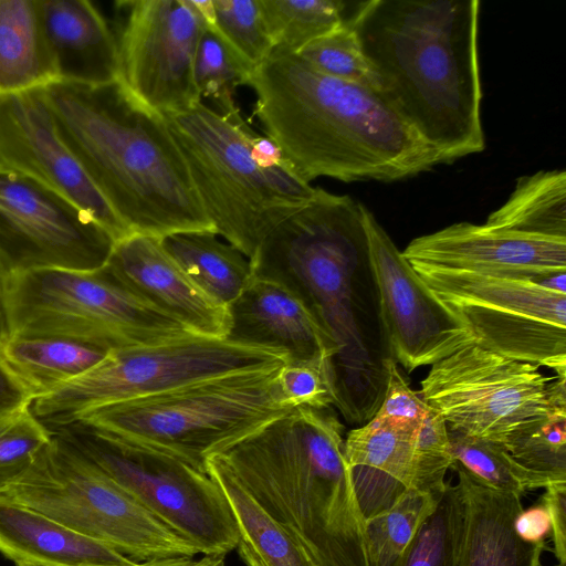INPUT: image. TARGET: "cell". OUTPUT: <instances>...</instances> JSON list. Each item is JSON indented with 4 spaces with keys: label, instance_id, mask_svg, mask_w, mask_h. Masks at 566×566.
Returning a JSON list of instances; mask_svg holds the SVG:
<instances>
[{
    "label": "cell",
    "instance_id": "6da1fadb",
    "mask_svg": "<svg viewBox=\"0 0 566 566\" xmlns=\"http://www.w3.org/2000/svg\"><path fill=\"white\" fill-rule=\"evenodd\" d=\"M363 203L321 189L282 221L250 260L253 274L282 282L333 338V407L349 424L368 422L386 389V337L369 256Z\"/></svg>",
    "mask_w": 566,
    "mask_h": 566
},
{
    "label": "cell",
    "instance_id": "7a4b0ae2",
    "mask_svg": "<svg viewBox=\"0 0 566 566\" xmlns=\"http://www.w3.org/2000/svg\"><path fill=\"white\" fill-rule=\"evenodd\" d=\"M478 0L359 1L349 23L379 94L442 164L481 153Z\"/></svg>",
    "mask_w": 566,
    "mask_h": 566
},
{
    "label": "cell",
    "instance_id": "3957f363",
    "mask_svg": "<svg viewBox=\"0 0 566 566\" xmlns=\"http://www.w3.org/2000/svg\"><path fill=\"white\" fill-rule=\"evenodd\" d=\"M248 85L256 95L253 116L306 182L392 181L442 164L378 92L297 54L271 53Z\"/></svg>",
    "mask_w": 566,
    "mask_h": 566
},
{
    "label": "cell",
    "instance_id": "277c9868",
    "mask_svg": "<svg viewBox=\"0 0 566 566\" xmlns=\"http://www.w3.org/2000/svg\"><path fill=\"white\" fill-rule=\"evenodd\" d=\"M42 91L61 136L130 234L216 232L160 113L118 80Z\"/></svg>",
    "mask_w": 566,
    "mask_h": 566
},
{
    "label": "cell",
    "instance_id": "5b68a950",
    "mask_svg": "<svg viewBox=\"0 0 566 566\" xmlns=\"http://www.w3.org/2000/svg\"><path fill=\"white\" fill-rule=\"evenodd\" d=\"M335 408L296 407L214 452L313 566H368Z\"/></svg>",
    "mask_w": 566,
    "mask_h": 566
},
{
    "label": "cell",
    "instance_id": "8992f818",
    "mask_svg": "<svg viewBox=\"0 0 566 566\" xmlns=\"http://www.w3.org/2000/svg\"><path fill=\"white\" fill-rule=\"evenodd\" d=\"M283 365L223 374L156 395L105 405L72 423L207 473L206 461L210 454L293 409L279 385L277 375Z\"/></svg>",
    "mask_w": 566,
    "mask_h": 566
},
{
    "label": "cell",
    "instance_id": "52a82bcc",
    "mask_svg": "<svg viewBox=\"0 0 566 566\" xmlns=\"http://www.w3.org/2000/svg\"><path fill=\"white\" fill-rule=\"evenodd\" d=\"M161 115L216 233L249 260L282 221L321 190L291 166L258 163L251 149L255 133L240 115L224 117L202 102Z\"/></svg>",
    "mask_w": 566,
    "mask_h": 566
},
{
    "label": "cell",
    "instance_id": "ba28073f",
    "mask_svg": "<svg viewBox=\"0 0 566 566\" xmlns=\"http://www.w3.org/2000/svg\"><path fill=\"white\" fill-rule=\"evenodd\" d=\"M0 302L6 337L63 338L111 350L195 334L135 295L104 268L12 273Z\"/></svg>",
    "mask_w": 566,
    "mask_h": 566
},
{
    "label": "cell",
    "instance_id": "9c48e42d",
    "mask_svg": "<svg viewBox=\"0 0 566 566\" xmlns=\"http://www.w3.org/2000/svg\"><path fill=\"white\" fill-rule=\"evenodd\" d=\"M0 497L36 511L130 559L193 557L199 548L109 479L63 437L52 439Z\"/></svg>",
    "mask_w": 566,
    "mask_h": 566
},
{
    "label": "cell",
    "instance_id": "30bf717a",
    "mask_svg": "<svg viewBox=\"0 0 566 566\" xmlns=\"http://www.w3.org/2000/svg\"><path fill=\"white\" fill-rule=\"evenodd\" d=\"M287 360V354L274 347L198 334L114 348L88 370L34 399L31 409L41 422L53 429L105 405Z\"/></svg>",
    "mask_w": 566,
    "mask_h": 566
},
{
    "label": "cell",
    "instance_id": "8fae6325",
    "mask_svg": "<svg viewBox=\"0 0 566 566\" xmlns=\"http://www.w3.org/2000/svg\"><path fill=\"white\" fill-rule=\"evenodd\" d=\"M413 269L474 344L566 378V271L491 275Z\"/></svg>",
    "mask_w": 566,
    "mask_h": 566
},
{
    "label": "cell",
    "instance_id": "7c38bea8",
    "mask_svg": "<svg viewBox=\"0 0 566 566\" xmlns=\"http://www.w3.org/2000/svg\"><path fill=\"white\" fill-rule=\"evenodd\" d=\"M419 395L449 430L503 444L528 419L566 408V378L469 345L431 365Z\"/></svg>",
    "mask_w": 566,
    "mask_h": 566
},
{
    "label": "cell",
    "instance_id": "4fadbf2b",
    "mask_svg": "<svg viewBox=\"0 0 566 566\" xmlns=\"http://www.w3.org/2000/svg\"><path fill=\"white\" fill-rule=\"evenodd\" d=\"M203 555H226L241 539L231 507L208 473L157 452L118 443L74 423L50 429Z\"/></svg>",
    "mask_w": 566,
    "mask_h": 566
},
{
    "label": "cell",
    "instance_id": "5bb4252c",
    "mask_svg": "<svg viewBox=\"0 0 566 566\" xmlns=\"http://www.w3.org/2000/svg\"><path fill=\"white\" fill-rule=\"evenodd\" d=\"M116 240L91 216L35 180L0 165V262L33 269H103Z\"/></svg>",
    "mask_w": 566,
    "mask_h": 566
},
{
    "label": "cell",
    "instance_id": "9a60e30c",
    "mask_svg": "<svg viewBox=\"0 0 566 566\" xmlns=\"http://www.w3.org/2000/svg\"><path fill=\"white\" fill-rule=\"evenodd\" d=\"M118 81L164 114L201 102L195 60L206 24L189 0L119 1Z\"/></svg>",
    "mask_w": 566,
    "mask_h": 566
},
{
    "label": "cell",
    "instance_id": "2e32d148",
    "mask_svg": "<svg viewBox=\"0 0 566 566\" xmlns=\"http://www.w3.org/2000/svg\"><path fill=\"white\" fill-rule=\"evenodd\" d=\"M363 217L394 360L411 373L474 344L469 331L437 300L365 206Z\"/></svg>",
    "mask_w": 566,
    "mask_h": 566
},
{
    "label": "cell",
    "instance_id": "e0dca14e",
    "mask_svg": "<svg viewBox=\"0 0 566 566\" xmlns=\"http://www.w3.org/2000/svg\"><path fill=\"white\" fill-rule=\"evenodd\" d=\"M0 165L59 193L116 241L130 234L61 136L42 88L0 95Z\"/></svg>",
    "mask_w": 566,
    "mask_h": 566
},
{
    "label": "cell",
    "instance_id": "ac0fdd59",
    "mask_svg": "<svg viewBox=\"0 0 566 566\" xmlns=\"http://www.w3.org/2000/svg\"><path fill=\"white\" fill-rule=\"evenodd\" d=\"M401 253L413 268L491 275L566 271V239L532 237L470 222L418 237Z\"/></svg>",
    "mask_w": 566,
    "mask_h": 566
},
{
    "label": "cell",
    "instance_id": "d6986e66",
    "mask_svg": "<svg viewBox=\"0 0 566 566\" xmlns=\"http://www.w3.org/2000/svg\"><path fill=\"white\" fill-rule=\"evenodd\" d=\"M104 269L126 289L195 334L227 338L229 307L199 289L169 256L160 238L132 233L115 242Z\"/></svg>",
    "mask_w": 566,
    "mask_h": 566
},
{
    "label": "cell",
    "instance_id": "ffe728a7",
    "mask_svg": "<svg viewBox=\"0 0 566 566\" xmlns=\"http://www.w3.org/2000/svg\"><path fill=\"white\" fill-rule=\"evenodd\" d=\"M229 313L231 327L227 338L281 349L287 354V363L321 368L328 384L336 345L292 289L280 281L253 274L242 293L229 305Z\"/></svg>",
    "mask_w": 566,
    "mask_h": 566
},
{
    "label": "cell",
    "instance_id": "44dd1931",
    "mask_svg": "<svg viewBox=\"0 0 566 566\" xmlns=\"http://www.w3.org/2000/svg\"><path fill=\"white\" fill-rule=\"evenodd\" d=\"M57 81L101 85L119 76L117 40L87 0H36Z\"/></svg>",
    "mask_w": 566,
    "mask_h": 566
},
{
    "label": "cell",
    "instance_id": "7402d4cb",
    "mask_svg": "<svg viewBox=\"0 0 566 566\" xmlns=\"http://www.w3.org/2000/svg\"><path fill=\"white\" fill-rule=\"evenodd\" d=\"M463 499L458 566H541L545 542L527 543L514 530L521 495L493 490L453 464Z\"/></svg>",
    "mask_w": 566,
    "mask_h": 566
},
{
    "label": "cell",
    "instance_id": "603a6c76",
    "mask_svg": "<svg viewBox=\"0 0 566 566\" xmlns=\"http://www.w3.org/2000/svg\"><path fill=\"white\" fill-rule=\"evenodd\" d=\"M417 428L370 419L346 434L345 459L366 520L387 511L411 490Z\"/></svg>",
    "mask_w": 566,
    "mask_h": 566
},
{
    "label": "cell",
    "instance_id": "cb8c5ba5",
    "mask_svg": "<svg viewBox=\"0 0 566 566\" xmlns=\"http://www.w3.org/2000/svg\"><path fill=\"white\" fill-rule=\"evenodd\" d=\"M0 553L17 566H129L135 562L104 543L3 497Z\"/></svg>",
    "mask_w": 566,
    "mask_h": 566
},
{
    "label": "cell",
    "instance_id": "d4e9b609",
    "mask_svg": "<svg viewBox=\"0 0 566 566\" xmlns=\"http://www.w3.org/2000/svg\"><path fill=\"white\" fill-rule=\"evenodd\" d=\"M57 82L36 0H0V95Z\"/></svg>",
    "mask_w": 566,
    "mask_h": 566
},
{
    "label": "cell",
    "instance_id": "484cf974",
    "mask_svg": "<svg viewBox=\"0 0 566 566\" xmlns=\"http://www.w3.org/2000/svg\"><path fill=\"white\" fill-rule=\"evenodd\" d=\"M212 231H182L160 238L169 256L217 303L229 307L253 276L250 260Z\"/></svg>",
    "mask_w": 566,
    "mask_h": 566
},
{
    "label": "cell",
    "instance_id": "4316f807",
    "mask_svg": "<svg viewBox=\"0 0 566 566\" xmlns=\"http://www.w3.org/2000/svg\"><path fill=\"white\" fill-rule=\"evenodd\" d=\"M108 350L50 337H6L0 355L36 399L98 364Z\"/></svg>",
    "mask_w": 566,
    "mask_h": 566
},
{
    "label": "cell",
    "instance_id": "83f0119b",
    "mask_svg": "<svg viewBox=\"0 0 566 566\" xmlns=\"http://www.w3.org/2000/svg\"><path fill=\"white\" fill-rule=\"evenodd\" d=\"M485 226L548 239H566V172L541 170L520 177L509 199Z\"/></svg>",
    "mask_w": 566,
    "mask_h": 566
},
{
    "label": "cell",
    "instance_id": "f1b7e54d",
    "mask_svg": "<svg viewBox=\"0 0 566 566\" xmlns=\"http://www.w3.org/2000/svg\"><path fill=\"white\" fill-rule=\"evenodd\" d=\"M207 473L223 492L247 542L266 566H313L284 530L240 485L233 475L210 454Z\"/></svg>",
    "mask_w": 566,
    "mask_h": 566
},
{
    "label": "cell",
    "instance_id": "f546056e",
    "mask_svg": "<svg viewBox=\"0 0 566 566\" xmlns=\"http://www.w3.org/2000/svg\"><path fill=\"white\" fill-rule=\"evenodd\" d=\"M359 1L260 0L272 53L295 54L314 40L347 23Z\"/></svg>",
    "mask_w": 566,
    "mask_h": 566
},
{
    "label": "cell",
    "instance_id": "4dcf8cb0",
    "mask_svg": "<svg viewBox=\"0 0 566 566\" xmlns=\"http://www.w3.org/2000/svg\"><path fill=\"white\" fill-rule=\"evenodd\" d=\"M449 438L453 464L493 490L522 496L527 491L552 484L545 476L518 464L499 442L454 430H449Z\"/></svg>",
    "mask_w": 566,
    "mask_h": 566
},
{
    "label": "cell",
    "instance_id": "1f68e13d",
    "mask_svg": "<svg viewBox=\"0 0 566 566\" xmlns=\"http://www.w3.org/2000/svg\"><path fill=\"white\" fill-rule=\"evenodd\" d=\"M253 69L216 29L205 28L196 53L195 82L213 111L228 118L240 115L235 91L249 84Z\"/></svg>",
    "mask_w": 566,
    "mask_h": 566
},
{
    "label": "cell",
    "instance_id": "d6a6232c",
    "mask_svg": "<svg viewBox=\"0 0 566 566\" xmlns=\"http://www.w3.org/2000/svg\"><path fill=\"white\" fill-rule=\"evenodd\" d=\"M463 532V499L447 483L434 511L424 520L395 566H458Z\"/></svg>",
    "mask_w": 566,
    "mask_h": 566
},
{
    "label": "cell",
    "instance_id": "836d02e7",
    "mask_svg": "<svg viewBox=\"0 0 566 566\" xmlns=\"http://www.w3.org/2000/svg\"><path fill=\"white\" fill-rule=\"evenodd\" d=\"M441 495L409 490L390 509L367 518L368 566H395Z\"/></svg>",
    "mask_w": 566,
    "mask_h": 566
},
{
    "label": "cell",
    "instance_id": "e575fe53",
    "mask_svg": "<svg viewBox=\"0 0 566 566\" xmlns=\"http://www.w3.org/2000/svg\"><path fill=\"white\" fill-rule=\"evenodd\" d=\"M503 446L525 469L552 483H566V408L528 419Z\"/></svg>",
    "mask_w": 566,
    "mask_h": 566
},
{
    "label": "cell",
    "instance_id": "d590c367",
    "mask_svg": "<svg viewBox=\"0 0 566 566\" xmlns=\"http://www.w3.org/2000/svg\"><path fill=\"white\" fill-rule=\"evenodd\" d=\"M295 54L326 75L379 93L375 70L349 22L314 40Z\"/></svg>",
    "mask_w": 566,
    "mask_h": 566
},
{
    "label": "cell",
    "instance_id": "8d00e7d4",
    "mask_svg": "<svg viewBox=\"0 0 566 566\" xmlns=\"http://www.w3.org/2000/svg\"><path fill=\"white\" fill-rule=\"evenodd\" d=\"M51 439L31 405L0 415V489L24 473Z\"/></svg>",
    "mask_w": 566,
    "mask_h": 566
},
{
    "label": "cell",
    "instance_id": "74e56055",
    "mask_svg": "<svg viewBox=\"0 0 566 566\" xmlns=\"http://www.w3.org/2000/svg\"><path fill=\"white\" fill-rule=\"evenodd\" d=\"M453 463L447 423L430 408L415 432L411 490L441 495L447 485L446 473Z\"/></svg>",
    "mask_w": 566,
    "mask_h": 566
},
{
    "label": "cell",
    "instance_id": "f35d334b",
    "mask_svg": "<svg viewBox=\"0 0 566 566\" xmlns=\"http://www.w3.org/2000/svg\"><path fill=\"white\" fill-rule=\"evenodd\" d=\"M216 30L253 67L266 60L273 44L260 0H213Z\"/></svg>",
    "mask_w": 566,
    "mask_h": 566
},
{
    "label": "cell",
    "instance_id": "ab89813d",
    "mask_svg": "<svg viewBox=\"0 0 566 566\" xmlns=\"http://www.w3.org/2000/svg\"><path fill=\"white\" fill-rule=\"evenodd\" d=\"M386 368L385 395L379 409L371 419L384 423L417 428L430 407L419 394L410 388L394 359L387 361Z\"/></svg>",
    "mask_w": 566,
    "mask_h": 566
},
{
    "label": "cell",
    "instance_id": "60d3db41",
    "mask_svg": "<svg viewBox=\"0 0 566 566\" xmlns=\"http://www.w3.org/2000/svg\"><path fill=\"white\" fill-rule=\"evenodd\" d=\"M277 379L285 400L293 408L333 407L329 387L321 368L310 364L286 363L280 368Z\"/></svg>",
    "mask_w": 566,
    "mask_h": 566
},
{
    "label": "cell",
    "instance_id": "b9f144b4",
    "mask_svg": "<svg viewBox=\"0 0 566 566\" xmlns=\"http://www.w3.org/2000/svg\"><path fill=\"white\" fill-rule=\"evenodd\" d=\"M541 503L549 515L555 556L559 564H566V483L545 488Z\"/></svg>",
    "mask_w": 566,
    "mask_h": 566
},
{
    "label": "cell",
    "instance_id": "7bdbcfd3",
    "mask_svg": "<svg viewBox=\"0 0 566 566\" xmlns=\"http://www.w3.org/2000/svg\"><path fill=\"white\" fill-rule=\"evenodd\" d=\"M34 398L0 355V415L30 406Z\"/></svg>",
    "mask_w": 566,
    "mask_h": 566
},
{
    "label": "cell",
    "instance_id": "ee69618b",
    "mask_svg": "<svg viewBox=\"0 0 566 566\" xmlns=\"http://www.w3.org/2000/svg\"><path fill=\"white\" fill-rule=\"evenodd\" d=\"M517 536L527 543H541L551 533V520L543 503L522 510L514 520Z\"/></svg>",
    "mask_w": 566,
    "mask_h": 566
},
{
    "label": "cell",
    "instance_id": "f6af8a7d",
    "mask_svg": "<svg viewBox=\"0 0 566 566\" xmlns=\"http://www.w3.org/2000/svg\"><path fill=\"white\" fill-rule=\"evenodd\" d=\"M129 566H227L224 555H205L200 559L193 557H167L137 562Z\"/></svg>",
    "mask_w": 566,
    "mask_h": 566
},
{
    "label": "cell",
    "instance_id": "bcb514c9",
    "mask_svg": "<svg viewBox=\"0 0 566 566\" xmlns=\"http://www.w3.org/2000/svg\"><path fill=\"white\" fill-rule=\"evenodd\" d=\"M237 549L247 566H266L253 548L243 539H240Z\"/></svg>",
    "mask_w": 566,
    "mask_h": 566
},
{
    "label": "cell",
    "instance_id": "7dc6e473",
    "mask_svg": "<svg viewBox=\"0 0 566 566\" xmlns=\"http://www.w3.org/2000/svg\"><path fill=\"white\" fill-rule=\"evenodd\" d=\"M7 277H8V273H7V271L4 270L3 265L0 262V297L2 295Z\"/></svg>",
    "mask_w": 566,
    "mask_h": 566
},
{
    "label": "cell",
    "instance_id": "c3c4849f",
    "mask_svg": "<svg viewBox=\"0 0 566 566\" xmlns=\"http://www.w3.org/2000/svg\"><path fill=\"white\" fill-rule=\"evenodd\" d=\"M6 336H7L6 325H4V318H3V313H2V308H1V302H0V345L3 342V339L6 338Z\"/></svg>",
    "mask_w": 566,
    "mask_h": 566
},
{
    "label": "cell",
    "instance_id": "681fc988",
    "mask_svg": "<svg viewBox=\"0 0 566 566\" xmlns=\"http://www.w3.org/2000/svg\"><path fill=\"white\" fill-rule=\"evenodd\" d=\"M556 566H566V564H559V563H558Z\"/></svg>",
    "mask_w": 566,
    "mask_h": 566
}]
</instances>
